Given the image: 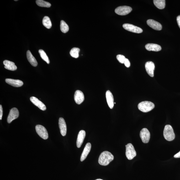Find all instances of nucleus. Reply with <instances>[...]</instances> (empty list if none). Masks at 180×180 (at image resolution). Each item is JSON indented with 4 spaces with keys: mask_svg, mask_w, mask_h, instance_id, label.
<instances>
[{
    "mask_svg": "<svg viewBox=\"0 0 180 180\" xmlns=\"http://www.w3.org/2000/svg\"><path fill=\"white\" fill-rule=\"evenodd\" d=\"M146 49L148 51H159L161 49V46L157 44L153 43H148L145 46Z\"/></svg>",
    "mask_w": 180,
    "mask_h": 180,
    "instance_id": "obj_19",
    "label": "nucleus"
},
{
    "mask_svg": "<svg viewBox=\"0 0 180 180\" xmlns=\"http://www.w3.org/2000/svg\"><path fill=\"white\" fill-rule=\"evenodd\" d=\"M113 159L114 156L111 153L108 151H105L102 153L100 155L99 163L101 165L107 166Z\"/></svg>",
    "mask_w": 180,
    "mask_h": 180,
    "instance_id": "obj_1",
    "label": "nucleus"
},
{
    "mask_svg": "<svg viewBox=\"0 0 180 180\" xmlns=\"http://www.w3.org/2000/svg\"><path fill=\"white\" fill-rule=\"evenodd\" d=\"M85 131L84 130H81L79 132L78 134L77 141V145L78 148L81 147L85 139Z\"/></svg>",
    "mask_w": 180,
    "mask_h": 180,
    "instance_id": "obj_16",
    "label": "nucleus"
},
{
    "mask_svg": "<svg viewBox=\"0 0 180 180\" xmlns=\"http://www.w3.org/2000/svg\"><path fill=\"white\" fill-rule=\"evenodd\" d=\"M30 100L34 105L39 107L40 109L43 111H45L47 109L45 104L35 97H31L30 98Z\"/></svg>",
    "mask_w": 180,
    "mask_h": 180,
    "instance_id": "obj_12",
    "label": "nucleus"
},
{
    "mask_svg": "<svg viewBox=\"0 0 180 180\" xmlns=\"http://www.w3.org/2000/svg\"><path fill=\"white\" fill-rule=\"evenodd\" d=\"M153 3L156 7L159 9H163L165 7V0H154Z\"/></svg>",
    "mask_w": 180,
    "mask_h": 180,
    "instance_id": "obj_22",
    "label": "nucleus"
},
{
    "mask_svg": "<svg viewBox=\"0 0 180 180\" xmlns=\"http://www.w3.org/2000/svg\"><path fill=\"white\" fill-rule=\"evenodd\" d=\"M117 58L118 61L121 63H124L126 59L125 56L121 55H117Z\"/></svg>",
    "mask_w": 180,
    "mask_h": 180,
    "instance_id": "obj_28",
    "label": "nucleus"
},
{
    "mask_svg": "<svg viewBox=\"0 0 180 180\" xmlns=\"http://www.w3.org/2000/svg\"><path fill=\"white\" fill-rule=\"evenodd\" d=\"M132 11L131 7L127 6L118 7L115 10V13L118 15H125L129 14Z\"/></svg>",
    "mask_w": 180,
    "mask_h": 180,
    "instance_id": "obj_6",
    "label": "nucleus"
},
{
    "mask_svg": "<svg viewBox=\"0 0 180 180\" xmlns=\"http://www.w3.org/2000/svg\"><path fill=\"white\" fill-rule=\"evenodd\" d=\"M163 136L168 141H171L175 139V135L173 127L170 125L165 126L163 131Z\"/></svg>",
    "mask_w": 180,
    "mask_h": 180,
    "instance_id": "obj_2",
    "label": "nucleus"
},
{
    "mask_svg": "<svg viewBox=\"0 0 180 180\" xmlns=\"http://www.w3.org/2000/svg\"><path fill=\"white\" fill-rule=\"evenodd\" d=\"M80 49L79 48L74 47L72 49L70 52V54L72 57L75 58H77L79 56V53Z\"/></svg>",
    "mask_w": 180,
    "mask_h": 180,
    "instance_id": "obj_26",
    "label": "nucleus"
},
{
    "mask_svg": "<svg viewBox=\"0 0 180 180\" xmlns=\"http://www.w3.org/2000/svg\"><path fill=\"white\" fill-rule=\"evenodd\" d=\"M124 63L125 64L126 67H130V65H131V63H130V61L129 60L127 59H125Z\"/></svg>",
    "mask_w": 180,
    "mask_h": 180,
    "instance_id": "obj_29",
    "label": "nucleus"
},
{
    "mask_svg": "<svg viewBox=\"0 0 180 180\" xmlns=\"http://www.w3.org/2000/svg\"><path fill=\"white\" fill-rule=\"evenodd\" d=\"M74 99L75 103L78 105H80L85 100V96L83 92L79 90H77L75 92L74 95Z\"/></svg>",
    "mask_w": 180,
    "mask_h": 180,
    "instance_id": "obj_10",
    "label": "nucleus"
},
{
    "mask_svg": "<svg viewBox=\"0 0 180 180\" xmlns=\"http://www.w3.org/2000/svg\"><path fill=\"white\" fill-rule=\"evenodd\" d=\"M39 53L40 56L43 61H45L47 64L50 63V61L49 57L45 53V52L42 49H40L39 51Z\"/></svg>",
    "mask_w": 180,
    "mask_h": 180,
    "instance_id": "obj_27",
    "label": "nucleus"
},
{
    "mask_svg": "<svg viewBox=\"0 0 180 180\" xmlns=\"http://www.w3.org/2000/svg\"><path fill=\"white\" fill-rule=\"evenodd\" d=\"M59 123L61 135L63 136H65L67 134V127L65 120L63 118H59Z\"/></svg>",
    "mask_w": 180,
    "mask_h": 180,
    "instance_id": "obj_14",
    "label": "nucleus"
},
{
    "mask_svg": "<svg viewBox=\"0 0 180 180\" xmlns=\"http://www.w3.org/2000/svg\"><path fill=\"white\" fill-rule=\"evenodd\" d=\"M174 157L176 158H180V151L179 153L175 154V155L174 156Z\"/></svg>",
    "mask_w": 180,
    "mask_h": 180,
    "instance_id": "obj_32",
    "label": "nucleus"
},
{
    "mask_svg": "<svg viewBox=\"0 0 180 180\" xmlns=\"http://www.w3.org/2000/svg\"><path fill=\"white\" fill-rule=\"evenodd\" d=\"M19 111L16 108L12 109L9 112V113L7 119L8 123H10L11 122L19 117Z\"/></svg>",
    "mask_w": 180,
    "mask_h": 180,
    "instance_id": "obj_9",
    "label": "nucleus"
},
{
    "mask_svg": "<svg viewBox=\"0 0 180 180\" xmlns=\"http://www.w3.org/2000/svg\"><path fill=\"white\" fill-rule=\"evenodd\" d=\"M60 27L61 31L64 33H66L69 31V26L63 21H61V22Z\"/></svg>",
    "mask_w": 180,
    "mask_h": 180,
    "instance_id": "obj_25",
    "label": "nucleus"
},
{
    "mask_svg": "<svg viewBox=\"0 0 180 180\" xmlns=\"http://www.w3.org/2000/svg\"><path fill=\"white\" fill-rule=\"evenodd\" d=\"M155 107L154 103L149 101L141 102L138 105V109L143 113H147L151 111Z\"/></svg>",
    "mask_w": 180,
    "mask_h": 180,
    "instance_id": "obj_3",
    "label": "nucleus"
},
{
    "mask_svg": "<svg viewBox=\"0 0 180 180\" xmlns=\"http://www.w3.org/2000/svg\"><path fill=\"white\" fill-rule=\"evenodd\" d=\"M150 133L149 130L146 128L142 129L140 133V136L143 143H149L150 139Z\"/></svg>",
    "mask_w": 180,
    "mask_h": 180,
    "instance_id": "obj_8",
    "label": "nucleus"
},
{
    "mask_svg": "<svg viewBox=\"0 0 180 180\" xmlns=\"http://www.w3.org/2000/svg\"><path fill=\"white\" fill-rule=\"evenodd\" d=\"M4 65H5V69L10 70V71H15L17 70V67L15 63L13 62L5 60L3 62Z\"/></svg>",
    "mask_w": 180,
    "mask_h": 180,
    "instance_id": "obj_20",
    "label": "nucleus"
},
{
    "mask_svg": "<svg viewBox=\"0 0 180 180\" xmlns=\"http://www.w3.org/2000/svg\"><path fill=\"white\" fill-rule=\"evenodd\" d=\"M123 27L124 29L127 31L134 33H142L143 31L141 28L131 25V24H124L123 25Z\"/></svg>",
    "mask_w": 180,
    "mask_h": 180,
    "instance_id": "obj_7",
    "label": "nucleus"
},
{
    "mask_svg": "<svg viewBox=\"0 0 180 180\" xmlns=\"http://www.w3.org/2000/svg\"><path fill=\"white\" fill-rule=\"evenodd\" d=\"M91 144L90 143H87L85 145V148H84L83 151L81 154V161H83L85 160L87 157L91 149Z\"/></svg>",
    "mask_w": 180,
    "mask_h": 180,
    "instance_id": "obj_18",
    "label": "nucleus"
},
{
    "mask_svg": "<svg viewBox=\"0 0 180 180\" xmlns=\"http://www.w3.org/2000/svg\"><path fill=\"white\" fill-rule=\"evenodd\" d=\"M148 25L157 31H161L162 29V26L159 22L153 19H149L147 21Z\"/></svg>",
    "mask_w": 180,
    "mask_h": 180,
    "instance_id": "obj_13",
    "label": "nucleus"
},
{
    "mask_svg": "<svg viewBox=\"0 0 180 180\" xmlns=\"http://www.w3.org/2000/svg\"><path fill=\"white\" fill-rule=\"evenodd\" d=\"M106 97L108 105L111 109H113L114 105V98L113 94L109 90L106 93Z\"/></svg>",
    "mask_w": 180,
    "mask_h": 180,
    "instance_id": "obj_17",
    "label": "nucleus"
},
{
    "mask_svg": "<svg viewBox=\"0 0 180 180\" xmlns=\"http://www.w3.org/2000/svg\"><path fill=\"white\" fill-rule=\"evenodd\" d=\"M95 180H102V179H96Z\"/></svg>",
    "mask_w": 180,
    "mask_h": 180,
    "instance_id": "obj_33",
    "label": "nucleus"
},
{
    "mask_svg": "<svg viewBox=\"0 0 180 180\" xmlns=\"http://www.w3.org/2000/svg\"><path fill=\"white\" fill-rule=\"evenodd\" d=\"M27 58L28 61L31 64L32 66L34 67H37V62L33 55L31 51H28L27 53Z\"/></svg>",
    "mask_w": 180,
    "mask_h": 180,
    "instance_id": "obj_21",
    "label": "nucleus"
},
{
    "mask_svg": "<svg viewBox=\"0 0 180 180\" xmlns=\"http://www.w3.org/2000/svg\"><path fill=\"white\" fill-rule=\"evenodd\" d=\"M145 68L147 73L150 77H154V71L155 69V64L152 61H148L145 64Z\"/></svg>",
    "mask_w": 180,
    "mask_h": 180,
    "instance_id": "obj_11",
    "label": "nucleus"
},
{
    "mask_svg": "<svg viewBox=\"0 0 180 180\" xmlns=\"http://www.w3.org/2000/svg\"><path fill=\"white\" fill-rule=\"evenodd\" d=\"M43 24L45 27L48 29H51L52 27V23L50 18L47 16L43 18Z\"/></svg>",
    "mask_w": 180,
    "mask_h": 180,
    "instance_id": "obj_23",
    "label": "nucleus"
},
{
    "mask_svg": "<svg viewBox=\"0 0 180 180\" xmlns=\"http://www.w3.org/2000/svg\"><path fill=\"white\" fill-rule=\"evenodd\" d=\"M36 3L39 7L49 8L51 7V4L43 0H37L36 1Z\"/></svg>",
    "mask_w": 180,
    "mask_h": 180,
    "instance_id": "obj_24",
    "label": "nucleus"
},
{
    "mask_svg": "<svg viewBox=\"0 0 180 180\" xmlns=\"http://www.w3.org/2000/svg\"><path fill=\"white\" fill-rule=\"evenodd\" d=\"M3 115V109L2 105H0V119L1 120Z\"/></svg>",
    "mask_w": 180,
    "mask_h": 180,
    "instance_id": "obj_30",
    "label": "nucleus"
},
{
    "mask_svg": "<svg viewBox=\"0 0 180 180\" xmlns=\"http://www.w3.org/2000/svg\"><path fill=\"white\" fill-rule=\"evenodd\" d=\"M36 132L40 137L44 139H47L49 137L47 130L43 126L37 125L35 127Z\"/></svg>",
    "mask_w": 180,
    "mask_h": 180,
    "instance_id": "obj_5",
    "label": "nucleus"
},
{
    "mask_svg": "<svg viewBox=\"0 0 180 180\" xmlns=\"http://www.w3.org/2000/svg\"><path fill=\"white\" fill-rule=\"evenodd\" d=\"M5 82L9 85L15 87H21L23 85V81L18 79H5Z\"/></svg>",
    "mask_w": 180,
    "mask_h": 180,
    "instance_id": "obj_15",
    "label": "nucleus"
},
{
    "mask_svg": "<svg viewBox=\"0 0 180 180\" xmlns=\"http://www.w3.org/2000/svg\"><path fill=\"white\" fill-rule=\"evenodd\" d=\"M126 155L129 160H132L137 155L133 146L131 143L126 145Z\"/></svg>",
    "mask_w": 180,
    "mask_h": 180,
    "instance_id": "obj_4",
    "label": "nucleus"
},
{
    "mask_svg": "<svg viewBox=\"0 0 180 180\" xmlns=\"http://www.w3.org/2000/svg\"><path fill=\"white\" fill-rule=\"evenodd\" d=\"M177 20L178 25H179L180 29V15L178 16L177 17Z\"/></svg>",
    "mask_w": 180,
    "mask_h": 180,
    "instance_id": "obj_31",
    "label": "nucleus"
}]
</instances>
